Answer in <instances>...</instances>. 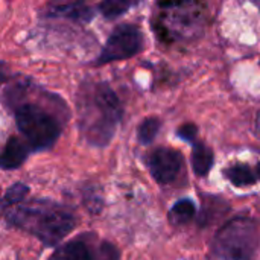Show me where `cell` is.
<instances>
[{
    "instance_id": "cell-1",
    "label": "cell",
    "mask_w": 260,
    "mask_h": 260,
    "mask_svg": "<svg viewBox=\"0 0 260 260\" xmlns=\"http://www.w3.org/2000/svg\"><path fill=\"white\" fill-rule=\"evenodd\" d=\"M79 129L91 146H107L122 120V105L117 94L105 82L85 84L78 98Z\"/></svg>"
},
{
    "instance_id": "cell-2",
    "label": "cell",
    "mask_w": 260,
    "mask_h": 260,
    "mask_svg": "<svg viewBox=\"0 0 260 260\" xmlns=\"http://www.w3.org/2000/svg\"><path fill=\"white\" fill-rule=\"evenodd\" d=\"M3 213L11 227L35 236L47 247L58 245L76 227L75 215L66 206L50 200L20 203Z\"/></svg>"
},
{
    "instance_id": "cell-3",
    "label": "cell",
    "mask_w": 260,
    "mask_h": 260,
    "mask_svg": "<svg viewBox=\"0 0 260 260\" xmlns=\"http://www.w3.org/2000/svg\"><path fill=\"white\" fill-rule=\"evenodd\" d=\"M154 29L166 43H183L206 26V6L198 0H158Z\"/></svg>"
},
{
    "instance_id": "cell-4",
    "label": "cell",
    "mask_w": 260,
    "mask_h": 260,
    "mask_svg": "<svg viewBox=\"0 0 260 260\" xmlns=\"http://www.w3.org/2000/svg\"><path fill=\"white\" fill-rule=\"evenodd\" d=\"M259 242L257 221L250 216H236L215 235L207 260H253Z\"/></svg>"
},
{
    "instance_id": "cell-5",
    "label": "cell",
    "mask_w": 260,
    "mask_h": 260,
    "mask_svg": "<svg viewBox=\"0 0 260 260\" xmlns=\"http://www.w3.org/2000/svg\"><path fill=\"white\" fill-rule=\"evenodd\" d=\"M14 117L18 131L35 151L52 148L61 134V123L56 116L40 104H17L14 108Z\"/></svg>"
},
{
    "instance_id": "cell-6",
    "label": "cell",
    "mask_w": 260,
    "mask_h": 260,
    "mask_svg": "<svg viewBox=\"0 0 260 260\" xmlns=\"http://www.w3.org/2000/svg\"><path fill=\"white\" fill-rule=\"evenodd\" d=\"M145 38L142 30L131 23H123L117 26L108 37L101 55L96 59V64H107L114 61H123L133 58L142 52Z\"/></svg>"
},
{
    "instance_id": "cell-7",
    "label": "cell",
    "mask_w": 260,
    "mask_h": 260,
    "mask_svg": "<svg viewBox=\"0 0 260 260\" xmlns=\"http://www.w3.org/2000/svg\"><path fill=\"white\" fill-rule=\"evenodd\" d=\"M146 163H148L151 177L158 184H169L178 177L184 165V158L181 152L177 149L157 148L148 155Z\"/></svg>"
},
{
    "instance_id": "cell-8",
    "label": "cell",
    "mask_w": 260,
    "mask_h": 260,
    "mask_svg": "<svg viewBox=\"0 0 260 260\" xmlns=\"http://www.w3.org/2000/svg\"><path fill=\"white\" fill-rule=\"evenodd\" d=\"M49 260H96L94 238L79 236L55 250Z\"/></svg>"
},
{
    "instance_id": "cell-9",
    "label": "cell",
    "mask_w": 260,
    "mask_h": 260,
    "mask_svg": "<svg viewBox=\"0 0 260 260\" xmlns=\"http://www.w3.org/2000/svg\"><path fill=\"white\" fill-rule=\"evenodd\" d=\"M47 15L56 18H67L76 23H87L93 18L94 12L82 0H72L50 5L47 9Z\"/></svg>"
},
{
    "instance_id": "cell-10",
    "label": "cell",
    "mask_w": 260,
    "mask_h": 260,
    "mask_svg": "<svg viewBox=\"0 0 260 260\" xmlns=\"http://www.w3.org/2000/svg\"><path fill=\"white\" fill-rule=\"evenodd\" d=\"M29 143H24L21 139L12 136L8 139L3 152H2V158H0V165L3 171H12L20 168L24 160L27 158L29 154Z\"/></svg>"
},
{
    "instance_id": "cell-11",
    "label": "cell",
    "mask_w": 260,
    "mask_h": 260,
    "mask_svg": "<svg viewBox=\"0 0 260 260\" xmlns=\"http://www.w3.org/2000/svg\"><path fill=\"white\" fill-rule=\"evenodd\" d=\"M213 151L203 142H197L192 151V169L198 177H206L213 166Z\"/></svg>"
},
{
    "instance_id": "cell-12",
    "label": "cell",
    "mask_w": 260,
    "mask_h": 260,
    "mask_svg": "<svg viewBox=\"0 0 260 260\" xmlns=\"http://www.w3.org/2000/svg\"><path fill=\"white\" fill-rule=\"evenodd\" d=\"M225 178L236 187H247V186H253L259 178L257 174L253 172V169L245 165V163H236L232 165L230 168H227L224 171Z\"/></svg>"
},
{
    "instance_id": "cell-13",
    "label": "cell",
    "mask_w": 260,
    "mask_h": 260,
    "mask_svg": "<svg viewBox=\"0 0 260 260\" xmlns=\"http://www.w3.org/2000/svg\"><path fill=\"white\" fill-rule=\"evenodd\" d=\"M197 215V207L195 203L192 200H178L168 213V219L172 225L175 227H181L189 224Z\"/></svg>"
},
{
    "instance_id": "cell-14",
    "label": "cell",
    "mask_w": 260,
    "mask_h": 260,
    "mask_svg": "<svg viewBox=\"0 0 260 260\" xmlns=\"http://www.w3.org/2000/svg\"><path fill=\"white\" fill-rule=\"evenodd\" d=\"M137 0H102L99 3V11L105 18H117L123 15L128 9H131Z\"/></svg>"
},
{
    "instance_id": "cell-15",
    "label": "cell",
    "mask_w": 260,
    "mask_h": 260,
    "mask_svg": "<svg viewBox=\"0 0 260 260\" xmlns=\"http://www.w3.org/2000/svg\"><path fill=\"white\" fill-rule=\"evenodd\" d=\"M27 193H29V187L23 183H14L12 186H9L2 198V212L8 210L12 206L20 204L27 197Z\"/></svg>"
},
{
    "instance_id": "cell-16",
    "label": "cell",
    "mask_w": 260,
    "mask_h": 260,
    "mask_svg": "<svg viewBox=\"0 0 260 260\" xmlns=\"http://www.w3.org/2000/svg\"><path fill=\"white\" fill-rule=\"evenodd\" d=\"M160 126H161V122L160 119L157 117H146L139 129H137V139L142 145H149L154 142V139L157 137L158 131H160Z\"/></svg>"
},
{
    "instance_id": "cell-17",
    "label": "cell",
    "mask_w": 260,
    "mask_h": 260,
    "mask_svg": "<svg viewBox=\"0 0 260 260\" xmlns=\"http://www.w3.org/2000/svg\"><path fill=\"white\" fill-rule=\"evenodd\" d=\"M94 254L96 260H120V251L108 241L94 239Z\"/></svg>"
},
{
    "instance_id": "cell-18",
    "label": "cell",
    "mask_w": 260,
    "mask_h": 260,
    "mask_svg": "<svg viewBox=\"0 0 260 260\" xmlns=\"http://www.w3.org/2000/svg\"><path fill=\"white\" fill-rule=\"evenodd\" d=\"M197 133H198V128H197V125H193V123H184V125L180 126L178 131H177V134H178L180 139H183V140H186V142H190V143L195 142Z\"/></svg>"
},
{
    "instance_id": "cell-19",
    "label": "cell",
    "mask_w": 260,
    "mask_h": 260,
    "mask_svg": "<svg viewBox=\"0 0 260 260\" xmlns=\"http://www.w3.org/2000/svg\"><path fill=\"white\" fill-rule=\"evenodd\" d=\"M256 134H257V137H259L260 140V113L259 116H257V120H256Z\"/></svg>"
},
{
    "instance_id": "cell-20",
    "label": "cell",
    "mask_w": 260,
    "mask_h": 260,
    "mask_svg": "<svg viewBox=\"0 0 260 260\" xmlns=\"http://www.w3.org/2000/svg\"><path fill=\"white\" fill-rule=\"evenodd\" d=\"M256 174H257V178L260 180V163L256 166Z\"/></svg>"
},
{
    "instance_id": "cell-21",
    "label": "cell",
    "mask_w": 260,
    "mask_h": 260,
    "mask_svg": "<svg viewBox=\"0 0 260 260\" xmlns=\"http://www.w3.org/2000/svg\"><path fill=\"white\" fill-rule=\"evenodd\" d=\"M251 2H253L254 5H257V6H259V8H260V0H251Z\"/></svg>"
}]
</instances>
